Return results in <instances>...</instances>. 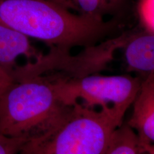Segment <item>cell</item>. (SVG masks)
I'll return each mask as SVG.
<instances>
[{"label":"cell","mask_w":154,"mask_h":154,"mask_svg":"<svg viewBox=\"0 0 154 154\" xmlns=\"http://www.w3.org/2000/svg\"><path fill=\"white\" fill-rule=\"evenodd\" d=\"M14 82V80L11 75L0 66V100Z\"/></svg>","instance_id":"7c38bea8"},{"label":"cell","mask_w":154,"mask_h":154,"mask_svg":"<svg viewBox=\"0 0 154 154\" xmlns=\"http://www.w3.org/2000/svg\"><path fill=\"white\" fill-rule=\"evenodd\" d=\"M125 113L113 106L96 111L76 103L55 134L51 154H104Z\"/></svg>","instance_id":"3957f363"},{"label":"cell","mask_w":154,"mask_h":154,"mask_svg":"<svg viewBox=\"0 0 154 154\" xmlns=\"http://www.w3.org/2000/svg\"><path fill=\"white\" fill-rule=\"evenodd\" d=\"M124 46L125 58L131 70L154 73V32L130 37Z\"/></svg>","instance_id":"52a82bcc"},{"label":"cell","mask_w":154,"mask_h":154,"mask_svg":"<svg viewBox=\"0 0 154 154\" xmlns=\"http://www.w3.org/2000/svg\"><path fill=\"white\" fill-rule=\"evenodd\" d=\"M141 152L136 133L128 124H121L115 131L104 154H140Z\"/></svg>","instance_id":"9c48e42d"},{"label":"cell","mask_w":154,"mask_h":154,"mask_svg":"<svg viewBox=\"0 0 154 154\" xmlns=\"http://www.w3.org/2000/svg\"><path fill=\"white\" fill-rule=\"evenodd\" d=\"M20 56L40 57L36 55L29 37L0 22V66L12 76L16 59Z\"/></svg>","instance_id":"8992f818"},{"label":"cell","mask_w":154,"mask_h":154,"mask_svg":"<svg viewBox=\"0 0 154 154\" xmlns=\"http://www.w3.org/2000/svg\"><path fill=\"white\" fill-rule=\"evenodd\" d=\"M73 106L61 103L48 78L14 80L0 100V133L29 140L59 128Z\"/></svg>","instance_id":"7a4b0ae2"},{"label":"cell","mask_w":154,"mask_h":154,"mask_svg":"<svg viewBox=\"0 0 154 154\" xmlns=\"http://www.w3.org/2000/svg\"><path fill=\"white\" fill-rule=\"evenodd\" d=\"M0 22L29 38L69 51L103 42L116 23L74 14L51 0H0Z\"/></svg>","instance_id":"6da1fadb"},{"label":"cell","mask_w":154,"mask_h":154,"mask_svg":"<svg viewBox=\"0 0 154 154\" xmlns=\"http://www.w3.org/2000/svg\"><path fill=\"white\" fill-rule=\"evenodd\" d=\"M27 139L5 136L0 133V154H19Z\"/></svg>","instance_id":"30bf717a"},{"label":"cell","mask_w":154,"mask_h":154,"mask_svg":"<svg viewBox=\"0 0 154 154\" xmlns=\"http://www.w3.org/2000/svg\"><path fill=\"white\" fill-rule=\"evenodd\" d=\"M140 14L143 24L150 32H154V0H142Z\"/></svg>","instance_id":"8fae6325"},{"label":"cell","mask_w":154,"mask_h":154,"mask_svg":"<svg viewBox=\"0 0 154 154\" xmlns=\"http://www.w3.org/2000/svg\"><path fill=\"white\" fill-rule=\"evenodd\" d=\"M133 106L127 124L136 133L140 145L154 144V73L141 81Z\"/></svg>","instance_id":"5b68a950"},{"label":"cell","mask_w":154,"mask_h":154,"mask_svg":"<svg viewBox=\"0 0 154 154\" xmlns=\"http://www.w3.org/2000/svg\"><path fill=\"white\" fill-rule=\"evenodd\" d=\"M48 79L63 104L73 106L82 99L89 106H113L125 112L133 104L141 84L139 78L126 75L93 74L76 78Z\"/></svg>","instance_id":"277c9868"},{"label":"cell","mask_w":154,"mask_h":154,"mask_svg":"<svg viewBox=\"0 0 154 154\" xmlns=\"http://www.w3.org/2000/svg\"><path fill=\"white\" fill-rule=\"evenodd\" d=\"M66 9H76L79 14L103 19L106 14L121 13L129 0H51Z\"/></svg>","instance_id":"ba28073f"},{"label":"cell","mask_w":154,"mask_h":154,"mask_svg":"<svg viewBox=\"0 0 154 154\" xmlns=\"http://www.w3.org/2000/svg\"><path fill=\"white\" fill-rule=\"evenodd\" d=\"M140 146L142 152H146L148 154H154V144H143Z\"/></svg>","instance_id":"4fadbf2b"}]
</instances>
